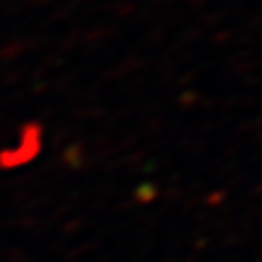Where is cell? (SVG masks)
I'll return each mask as SVG.
<instances>
[{"mask_svg":"<svg viewBox=\"0 0 262 262\" xmlns=\"http://www.w3.org/2000/svg\"><path fill=\"white\" fill-rule=\"evenodd\" d=\"M39 144H42V127L31 122L22 129V138L20 144L15 149H7L0 153V168H15L27 164L29 160H33L39 151Z\"/></svg>","mask_w":262,"mask_h":262,"instance_id":"cell-1","label":"cell"}]
</instances>
